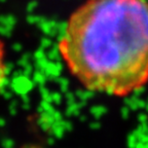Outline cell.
<instances>
[{
	"instance_id": "6da1fadb",
	"label": "cell",
	"mask_w": 148,
	"mask_h": 148,
	"mask_svg": "<svg viewBox=\"0 0 148 148\" xmlns=\"http://www.w3.org/2000/svg\"><path fill=\"white\" fill-rule=\"evenodd\" d=\"M70 73L86 88L115 97L148 83V2L88 0L59 41Z\"/></svg>"
},
{
	"instance_id": "7a4b0ae2",
	"label": "cell",
	"mask_w": 148,
	"mask_h": 148,
	"mask_svg": "<svg viewBox=\"0 0 148 148\" xmlns=\"http://www.w3.org/2000/svg\"><path fill=\"white\" fill-rule=\"evenodd\" d=\"M6 76V65H5V49L3 42L0 40V88L4 82Z\"/></svg>"
}]
</instances>
